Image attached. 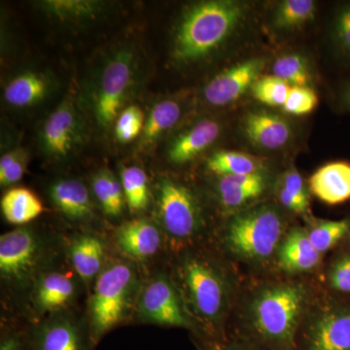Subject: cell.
<instances>
[{
	"label": "cell",
	"instance_id": "cell-1",
	"mask_svg": "<svg viewBox=\"0 0 350 350\" xmlns=\"http://www.w3.org/2000/svg\"><path fill=\"white\" fill-rule=\"evenodd\" d=\"M170 278L202 340H223L234 285L217 259L204 251L184 250L172 262Z\"/></svg>",
	"mask_w": 350,
	"mask_h": 350
},
{
	"label": "cell",
	"instance_id": "cell-2",
	"mask_svg": "<svg viewBox=\"0 0 350 350\" xmlns=\"http://www.w3.org/2000/svg\"><path fill=\"white\" fill-rule=\"evenodd\" d=\"M310 305L312 292L305 282L262 283L244 301L243 328L255 345L267 350H296L297 337Z\"/></svg>",
	"mask_w": 350,
	"mask_h": 350
},
{
	"label": "cell",
	"instance_id": "cell-3",
	"mask_svg": "<svg viewBox=\"0 0 350 350\" xmlns=\"http://www.w3.org/2000/svg\"><path fill=\"white\" fill-rule=\"evenodd\" d=\"M142 282L137 262L123 256L110 258L88 300L86 320L94 347L113 329L135 317Z\"/></svg>",
	"mask_w": 350,
	"mask_h": 350
},
{
	"label": "cell",
	"instance_id": "cell-4",
	"mask_svg": "<svg viewBox=\"0 0 350 350\" xmlns=\"http://www.w3.org/2000/svg\"><path fill=\"white\" fill-rule=\"evenodd\" d=\"M244 16L245 5L232 0L202 1L191 6L175 32V61L190 63L208 56L231 38Z\"/></svg>",
	"mask_w": 350,
	"mask_h": 350
},
{
	"label": "cell",
	"instance_id": "cell-5",
	"mask_svg": "<svg viewBox=\"0 0 350 350\" xmlns=\"http://www.w3.org/2000/svg\"><path fill=\"white\" fill-rule=\"evenodd\" d=\"M284 232V221L278 208L262 204L234 214L223 230L221 243L234 259L262 264L276 256Z\"/></svg>",
	"mask_w": 350,
	"mask_h": 350
},
{
	"label": "cell",
	"instance_id": "cell-6",
	"mask_svg": "<svg viewBox=\"0 0 350 350\" xmlns=\"http://www.w3.org/2000/svg\"><path fill=\"white\" fill-rule=\"evenodd\" d=\"M54 244L40 232L22 226L0 237V276L4 285L29 291L41 273L54 266Z\"/></svg>",
	"mask_w": 350,
	"mask_h": 350
},
{
	"label": "cell",
	"instance_id": "cell-7",
	"mask_svg": "<svg viewBox=\"0 0 350 350\" xmlns=\"http://www.w3.org/2000/svg\"><path fill=\"white\" fill-rule=\"evenodd\" d=\"M156 218L165 243L177 252L192 247L204 232V215L194 193L169 177L157 182Z\"/></svg>",
	"mask_w": 350,
	"mask_h": 350
},
{
	"label": "cell",
	"instance_id": "cell-8",
	"mask_svg": "<svg viewBox=\"0 0 350 350\" xmlns=\"http://www.w3.org/2000/svg\"><path fill=\"white\" fill-rule=\"evenodd\" d=\"M135 317L150 325L187 329L196 333L180 294L169 273L158 271L144 280L138 295Z\"/></svg>",
	"mask_w": 350,
	"mask_h": 350
},
{
	"label": "cell",
	"instance_id": "cell-9",
	"mask_svg": "<svg viewBox=\"0 0 350 350\" xmlns=\"http://www.w3.org/2000/svg\"><path fill=\"white\" fill-rule=\"evenodd\" d=\"M135 75V57L128 49L115 52L103 64L93 96L96 123L108 130L116 122Z\"/></svg>",
	"mask_w": 350,
	"mask_h": 350
},
{
	"label": "cell",
	"instance_id": "cell-10",
	"mask_svg": "<svg viewBox=\"0 0 350 350\" xmlns=\"http://www.w3.org/2000/svg\"><path fill=\"white\" fill-rule=\"evenodd\" d=\"M82 285L72 269L68 271L53 266L44 271L27 291V304L34 317L33 321L71 310Z\"/></svg>",
	"mask_w": 350,
	"mask_h": 350
},
{
	"label": "cell",
	"instance_id": "cell-11",
	"mask_svg": "<svg viewBox=\"0 0 350 350\" xmlns=\"http://www.w3.org/2000/svg\"><path fill=\"white\" fill-rule=\"evenodd\" d=\"M31 350H94L86 319L72 310L34 322L27 332Z\"/></svg>",
	"mask_w": 350,
	"mask_h": 350
},
{
	"label": "cell",
	"instance_id": "cell-12",
	"mask_svg": "<svg viewBox=\"0 0 350 350\" xmlns=\"http://www.w3.org/2000/svg\"><path fill=\"white\" fill-rule=\"evenodd\" d=\"M83 126L73 101L66 98L44 122L40 131L42 150L50 158H68L82 142Z\"/></svg>",
	"mask_w": 350,
	"mask_h": 350
},
{
	"label": "cell",
	"instance_id": "cell-13",
	"mask_svg": "<svg viewBox=\"0 0 350 350\" xmlns=\"http://www.w3.org/2000/svg\"><path fill=\"white\" fill-rule=\"evenodd\" d=\"M304 350H350V308H330L308 312Z\"/></svg>",
	"mask_w": 350,
	"mask_h": 350
},
{
	"label": "cell",
	"instance_id": "cell-14",
	"mask_svg": "<svg viewBox=\"0 0 350 350\" xmlns=\"http://www.w3.org/2000/svg\"><path fill=\"white\" fill-rule=\"evenodd\" d=\"M264 66V59L254 57L226 69L204 87V100L213 107L231 105L252 88Z\"/></svg>",
	"mask_w": 350,
	"mask_h": 350
},
{
	"label": "cell",
	"instance_id": "cell-15",
	"mask_svg": "<svg viewBox=\"0 0 350 350\" xmlns=\"http://www.w3.org/2000/svg\"><path fill=\"white\" fill-rule=\"evenodd\" d=\"M114 243L123 257L135 262H144L160 253L165 241L157 222L135 218L117 228Z\"/></svg>",
	"mask_w": 350,
	"mask_h": 350
},
{
	"label": "cell",
	"instance_id": "cell-16",
	"mask_svg": "<svg viewBox=\"0 0 350 350\" xmlns=\"http://www.w3.org/2000/svg\"><path fill=\"white\" fill-rule=\"evenodd\" d=\"M107 250V241L94 232H78L69 241V266L88 290L92 289L109 261Z\"/></svg>",
	"mask_w": 350,
	"mask_h": 350
},
{
	"label": "cell",
	"instance_id": "cell-17",
	"mask_svg": "<svg viewBox=\"0 0 350 350\" xmlns=\"http://www.w3.org/2000/svg\"><path fill=\"white\" fill-rule=\"evenodd\" d=\"M51 202L64 217L76 224H87L94 218V204L89 189L75 178H61L49 188Z\"/></svg>",
	"mask_w": 350,
	"mask_h": 350
},
{
	"label": "cell",
	"instance_id": "cell-18",
	"mask_svg": "<svg viewBox=\"0 0 350 350\" xmlns=\"http://www.w3.org/2000/svg\"><path fill=\"white\" fill-rule=\"evenodd\" d=\"M321 255L313 247L308 231L296 227L285 234L276 253V260L282 271L296 275L308 273L317 268Z\"/></svg>",
	"mask_w": 350,
	"mask_h": 350
},
{
	"label": "cell",
	"instance_id": "cell-19",
	"mask_svg": "<svg viewBox=\"0 0 350 350\" xmlns=\"http://www.w3.org/2000/svg\"><path fill=\"white\" fill-rule=\"evenodd\" d=\"M220 131L221 126L215 120L198 122L172 142L167 151L170 162L183 165L194 160L217 140Z\"/></svg>",
	"mask_w": 350,
	"mask_h": 350
},
{
	"label": "cell",
	"instance_id": "cell-20",
	"mask_svg": "<svg viewBox=\"0 0 350 350\" xmlns=\"http://www.w3.org/2000/svg\"><path fill=\"white\" fill-rule=\"evenodd\" d=\"M243 129L246 137L253 144L268 150L282 148L291 137L287 122L269 112H251L246 115Z\"/></svg>",
	"mask_w": 350,
	"mask_h": 350
},
{
	"label": "cell",
	"instance_id": "cell-21",
	"mask_svg": "<svg viewBox=\"0 0 350 350\" xmlns=\"http://www.w3.org/2000/svg\"><path fill=\"white\" fill-rule=\"evenodd\" d=\"M266 187V175L261 172L248 175L219 176L216 191L219 202L225 208L238 211L259 198Z\"/></svg>",
	"mask_w": 350,
	"mask_h": 350
},
{
	"label": "cell",
	"instance_id": "cell-22",
	"mask_svg": "<svg viewBox=\"0 0 350 350\" xmlns=\"http://www.w3.org/2000/svg\"><path fill=\"white\" fill-rule=\"evenodd\" d=\"M310 189L327 204L347 202L350 199V163L333 162L320 167L310 177Z\"/></svg>",
	"mask_w": 350,
	"mask_h": 350
},
{
	"label": "cell",
	"instance_id": "cell-23",
	"mask_svg": "<svg viewBox=\"0 0 350 350\" xmlns=\"http://www.w3.org/2000/svg\"><path fill=\"white\" fill-rule=\"evenodd\" d=\"M50 80L44 73L25 71L15 76L4 89V98L14 107H29L38 105L47 96Z\"/></svg>",
	"mask_w": 350,
	"mask_h": 350
},
{
	"label": "cell",
	"instance_id": "cell-24",
	"mask_svg": "<svg viewBox=\"0 0 350 350\" xmlns=\"http://www.w3.org/2000/svg\"><path fill=\"white\" fill-rule=\"evenodd\" d=\"M0 206L6 222L20 227L29 224L44 211L38 196L25 187L8 189L2 196Z\"/></svg>",
	"mask_w": 350,
	"mask_h": 350
},
{
	"label": "cell",
	"instance_id": "cell-25",
	"mask_svg": "<svg viewBox=\"0 0 350 350\" xmlns=\"http://www.w3.org/2000/svg\"><path fill=\"white\" fill-rule=\"evenodd\" d=\"M92 192L101 211L111 219H118L125 211L126 200L121 180L109 170L103 169L92 178Z\"/></svg>",
	"mask_w": 350,
	"mask_h": 350
},
{
	"label": "cell",
	"instance_id": "cell-26",
	"mask_svg": "<svg viewBox=\"0 0 350 350\" xmlns=\"http://www.w3.org/2000/svg\"><path fill=\"white\" fill-rule=\"evenodd\" d=\"M180 105L176 101H159L152 108L145 120L144 131L140 135V146L148 147L155 144L162 135L176 125L181 117Z\"/></svg>",
	"mask_w": 350,
	"mask_h": 350
},
{
	"label": "cell",
	"instance_id": "cell-27",
	"mask_svg": "<svg viewBox=\"0 0 350 350\" xmlns=\"http://www.w3.org/2000/svg\"><path fill=\"white\" fill-rule=\"evenodd\" d=\"M41 10L62 22H81L100 14L105 4L93 0H46L39 4Z\"/></svg>",
	"mask_w": 350,
	"mask_h": 350
},
{
	"label": "cell",
	"instance_id": "cell-28",
	"mask_svg": "<svg viewBox=\"0 0 350 350\" xmlns=\"http://www.w3.org/2000/svg\"><path fill=\"white\" fill-rule=\"evenodd\" d=\"M126 206L131 213H142L149 206L150 189L148 177L144 170L137 165L124 167L120 172Z\"/></svg>",
	"mask_w": 350,
	"mask_h": 350
},
{
	"label": "cell",
	"instance_id": "cell-29",
	"mask_svg": "<svg viewBox=\"0 0 350 350\" xmlns=\"http://www.w3.org/2000/svg\"><path fill=\"white\" fill-rule=\"evenodd\" d=\"M209 172L218 175H248L262 172L261 163L254 157L237 151H219L206 162Z\"/></svg>",
	"mask_w": 350,
	"mask_h": 350
},
{
	"label": "cell",
	"instance_id": "cell-30",
	"mask_svg": "<svg viewBox=\"0 0 350 350\" xmlns=\"http://www.w3.org/2000/svg\"><path fill=\"white\" fill-rule=\"evenodd\" d=\"M315 2L312 0H286L278 5L273 16L275 29H294L314 18Z\"/></svg>",
	"mask_w": 350,
	"mask_h": 350
},
{
	"label": "cell",
	"instance_id": "cell-31",
	"mask_svg": "<svg viewBox=\"0 0 350 350\" xmlns=\"http://www.w3.org/2000/svg\"><path fill=\"white\" fill-rule=\"evenodd\" d=\"M349 221H321L308 231V239L320 254L330 250L349 232Z\"/></svg>",
	"mask_w": 350,
	"mask_h": 350
},
{
	"label": "cell",
	"instance_id": "cell-32",
	"mask_svg": "<svg viewBox=\"0 0 350 350\" xmlns=\"http://www.w3.org/2000/svg\"><path fill=\"white\" fill-rule=\"evenodd\" d=\"M275 77L288 83L290 86H308L310 80L308 63L300 55H286L276 59L273 66Z\"/></svg>",
	"mask_w": 350,
	"mask_h": 350
},
{
	"label": "cell",
	"instance_id": "cell-33",
	"mask_svg": "<svg viewBox=\"0 0 350 350\" xmlns=\"http://www.w3.org/2000/svg\"><path fill=\"white\" fill-rule=\"evenodd\" d=\"M290 86L275 75L265 76L254 83L251 90L257 100L269 107H280L284 105L289 94Z\"/></svg>",
	"mask_w": 350,
	"mask_h": 350
},
{
	"label": "cell",
	"instance_id": "cell-34",
	"mask_svg": "<svg viewBox=\"0 0 350 350\" xmlns=\"http://www.w3.org/2000/svg\"><path fill=\"white\" fill-rule=\"evenodd\" d=\"M29 163V152L15 148L0 158V186L10 187L24 176Z\"/></svg>",
	"mask_w": 350,
	"mask_h": 350
},
{
	"label": "cell",
	"instance_id": "cell-35",
	"mask_svg": "<svg viewBox=\"0 0 350 350\" xmlns=\"http://www.w3.org/2000/svg\"><path fill=\"white\" fill-rule=\"evenodd\" d=\"M144 124V114L139 107H126L115 122V135L121 144H128L142 135Z\"/></svg>",
	"mask_w": 350,
	"mask_h": 350
},
{
	"label": "cell",
	"instance_id": "cell-36",
	"mask_svg": "<svg viewBox=\"0 0 350 350\" xmlns=\"http://www.w3.org/2000/svg\"><path fill=\"white\" fill-rule=\"evenodd\" d=\"M319 103L317 94L312 88L291 87L289 94L282 108L288 114L295 116L310 114Z\"/></svg>",
	"mask_w": 350,
	"mask_h": 350
},
{
	"label": "cell",
	"instance_id": "cell-37",
	"mask_svg": "<svg viewBox=\"0 0 350 350\" xmlns=\"http://www.w3.org/2000/svg\"><path fill=\"white\" fill-rule=\"evenodd\" d=\"M329 283L336 291L350 293V256L338 259L329 271Z\"/></svg>",
	"mask_w": 350,
	"mask_h": 350
},
{
	"label": "cell",
	"instance_id": "cell-38",
	"mask_svg": "<svg viewBox=\"0 0 350 350\" xmlns=\"http://www.w3.org/2000/svg\"><path fill=\"white\" fill-rule=\"evenodd\" d=\"M282 190L297 199L310 202L308 191L301 174L295 170H289L282 181Z\"/></svg>",
	"mask_w": 350,
	"mask_h": 350
},
{
	"label": "cell",
	"instance_id": "cell-39",
	"mask_svg": "<svg viewBox=\"0 0 350 350\" xmlns=\"http://www.w3.org/2000/svg\"><path fill=\"white\" fill-rule=\"evenodd\" d=\"M0 350H31L27 332L10 331L2 333Z\"/></svg>",
	"mask_w": 350,
	"mask_h": 350
},
{
	"label": "cell",
	"instance_id": "cell-40",
	"mask_svg": "<svg viewBox=\"0 0 350 350\" xmlns=\"http://www.w3.org/2000/svg\"><path fill=\"white\" fill-rule=\"evenodd\" d=\"M336 32L340 45L350 53V5L342 9L336 23Z\"/></svg>",
	"mask_w": 350,
	"mask_h": 350
},
{
	"label": "cell",
	"instance_id": "cell-41",
	"mask_svg": "<svg viewBox=\"0 0 350 350\" xmlns=\"http://www.w3.org/2000/svg\"><path fill=\"white\" fill-rule=\"evenodd\" d=\"M200 350H262L252 342H239V340H217L206 342L202 340Z\"/></svg>",
	"mask_w": 350,
	"mask_h": 350
},
{
	"label": "cell",
	"instance_id": "cell-42",
	"mask_svg": "<svg viewBox=\"0 0 350 350\" xmlns=\"http://www.w3.org/2000/svg\"><path fill=\"white\" fill-rule=\"evenodd\" d=\"M280 200L283 206L296 213H305L310 206V202L297 199L293 196L288 194L282 189L280 193Z\"/></svg>",
	"mask_w": 350,
	"mask_h": 350
},
{
	"label": "cell",
	"instance_id": "cell-43",
	"mask_svg": "<svg viewBox=\"0 0 350 350\" xmlns=\"http://www.w3.org/2000/svg\"><path fill=\"white\" fill-rule=\"evenodd\" d=\"M344 100L345 105H347V107H350V85L349 87H347V89L345 90L344 94Z\"/></svg>",
	"mask_w": 350,
	"mask_h": 350
}]
</instances>
